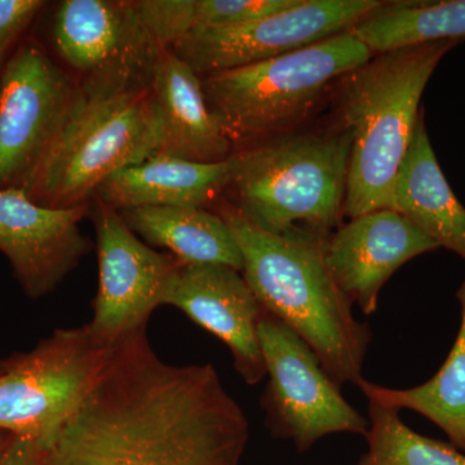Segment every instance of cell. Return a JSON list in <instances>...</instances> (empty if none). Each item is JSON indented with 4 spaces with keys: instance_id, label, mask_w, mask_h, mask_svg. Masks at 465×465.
<instances>
[{
    "instance_id": "obj_22",
    "label": "cell",
    "mask_w": 465,
    "mask_h": 465,
    "mask_svg": "<svg viewBox=\"0 0 465 465\" xmlns=\"http://www.w3.org/2000/svg\"><path fill=\"white\" fill-rule=\"evenodd\" d=\"M369 450L356 465H465V452L414 432L397 409L369 402Z\"/></svg>"
},
{
    "instance_id": "obj_15",
    "label": "cell",
    "mask_w": 465,
    "mask_h": 465,
    "mask_svg": "<svg viewBox=\"0 0 465 465\" xmlns=\"http://www.w3.org/2000/svg\"><path fill=\"white\" fill-rule=\"evenodd\" d=\"M157 109L155 155L217 163L232 154V140L208 106L203 82L173 50L159 54L152 73Z\"/></svg>"
},
{
    "instance_id": "obj_25",
    "label": "cell",
    "mask_w": 465,
    "mask_h": 465,
    "mask_svg": "<svg viewBox=\"0 0 465 465\" xmlns=\"http://www.w3.org/2000/svg\"><path fill=\"white\" fill-rule=\"evenodd\" d=\"M42 0H0V70L9 50L45 7Z\"/></svg>"
},
{
    "instance_id": "obj_4",
    "label": "cell",
    "mask_w": 465,
    "mask_h": 465,
    "mask_svg": "<svg viewBox=\"0 0 465 465\" xmlns=\"http://www.w3.org/2000/svg\"><path fill=\"white\" fill-rule=\"evenodd\" d=\"M459 42L425 43L374 54L338 82L336 114L351 142L344 215L353 219L390 208L397 171L421 114L425 87Z\"/></svg>"
},
{
    "instance_id": "obj_20",
    "label": "cell",
    "mask_w": 465,
    "mask_h": 465,
    "mask_svg": "<svg viewBox=\"0 0 465 465\" xmlns=\"http://www.w3.org/2000/svg\"><path fill=\"white\" fill-rule=\"evenodd\" d=\"M457 298L461 309L457 341L433 378L409 390H391L365 379L358 387L369 402L425 416L446 433L452 446L465 452V280Z\"/></svg>"
},
{
    "instance_id": "obj_13",
    "label": "cell",
    "mask_w": 465,
    "mask_h": 465,
    "mask_svg": "<svg viewBox=\"0 0 465 465\" xmlns=\"http://www.w3.org/2000/svg\"><path fill=\"white\" fill-rule=\"evenodd\" d=\"M439 249L409 220L384 208L339 226L324 243V259L345 298L372 314L382 287L397 269Z\"/></svg>"
},
{
    "instance_id": "obj_27",
    "label": "cell",
    "mask_w": 465,
    "mask_h": 465,
    "mask_svg": "<svg viewBox=\"0 0 465 465\" xmlns=\"http://www.w3.org/2000/svg\"><path fill=\"white\" fill-rule=\"evenodd\" d=\"M9 436H11V433L3 432V430H0V451H2L3 448L5 446V443H7Z\"/></svg>"
},
{
    "instance_id": "obj_26",
    "label": "cell",
    "mask_w": 465,
    "mask_h": 465,
    "mask_svg": "<svg viewBox=\"0 0 465 465\" xmlns=\"http://www.w3.org/2000/svg\"><path fill=\"white\" fill-rule=\"evenodd\" d=\"M45 449L38 440L23 434H11L0 451V465H43Z\"/></svg>"
},
{
    "instance_id": "obj_21",
    "label": "cell",
    "mask_w": 465,
    "mask_h": 465,
    "mask_svg": "<svg viewBox=\"0 0 465 465\" xmlns=\"http://www.w3.org/2000/svg\"><path fill=\"white\" fill-rule=\"evenodd\" d=\"M351 30L374 54L425 43L461 41L465 0L384 2Z\"/></svg>"
},
{
    "instance_id": "obj_12",
    "label": "cell",
    "mask_w": 465,
    "mask_h": 465,
    "mask_svg": "<svg viewBox=\"0 0 465 465\" xmlns=\"http://www.w3.org/2000/svg\"><path fill=\"white\" fill-rule=\"evenodd\" d=\"M90 204L51 208L24 189H0V251L33 299L52 292L91 250L79 222Z\"/></svg>"
},
{
    "instance_id": "obj_11",
    "label": "cell",
    "mask_w": 465,
    "mask_h": 465,
    "mask_svg": "<svg viewBox=\"0 0 465 465\" xmlns=\"http://www.w3.org/2000/svg\"><path fill=\"white\" fill-rule=\"evenodd\" d=\"M99 290L88 327L103 344L146 326L164 300L180 262L143 243L118 211L96 201L94 207Z\"/></svg>"
},
{
    "instance_id": "obj_1",
    "label": "cell",
    "mask_w": 465,
    "mask_h": 465,
    "mask_svg": "<svg viewBox=\"0 0 465 465\" xmlns=\"http://www.w3.org/2000/svg\"><path fill=\"white\" fill-rule=\"evenodd\" d=\"M249 437L213 366L164 362L143 326L113 344L43 465H241Z\"/></svg>"
},
{
    "instance_id": "obj_6",
    "label": "cell",
    "mask_w": 465,
    "mask_h": 465,
    "mask_svg": "<svg viewBox=\"0 0 465 465\" xmlns=\"http://www.w3.org/2000/svg\"><path fill=\"white\" fill-rule=\"evenodd\" d=\"M374 56L351 30L302 50L204 76L208 106L232 143L259 142L299 124L327 88Z\"/></svg>"
},
{
    "instance_id": "obj_17",
    "label": "cell",
    "mask_w": 465,
    "mask_h": 465,
    "mask_svg": "<svg viewBox=\"0 0 465 465\" xmlns=\"http://www.w3.org/2000/svg\"><path fill=\"white\" fill-rule=\"evenodd\" d=\"M228 159L200 163L154 155L110 176L97 189L94 200L118 213L140 207L204 208L228 189Z\"/></svg>"
},
{
    "instance_id": "obj_23",
    "label": "cell",
    "mask_w": 465,
    "mask_h": 465,
    "mask_svg": "<svg viewBox=\"0 0 465 465\" xmlns=\"http://www.w3.org/2000/svg\"><path fill=\"white\" fill-rule=\"evenodd\" d=\"M298 2L299 0H194L193 32L243 25L293 7Z\"/></svg>"
},
{
    "instance_id": "obj_9",
    "label": "cell",
    "mask_w": 465,
    "mask_h": 465,
    "mask_svg": "<svg viewBox=\"0 0 465 465\" xmlns=\"http://www.w3.org/2000/svg\"><path fill=\"white\" fill-rule=\"evenodd\" d=\"M76 87L33 43L9 58L0 76V189L26 191L65 125Z\"/></svg>"
},
{
    "instance_id": "obj_10",
    "label": "cell",
    "mask_w": 465,
    "mask_h": 465,
    "mask_svg": "<svg viewBox=\"0 0 465 465\" xmlns=\"http://www.w3.org/2000/svg\"><path fill=\"white\" fill-rule=\"evenodd\" d=\"M382 3L299 0L293 7L243 25L194 30L170 50L204 78L282 56L347 32Z\"/></svg>"
},
{
    "instance_id": "obj_3",
    "label": "cell",
    "mask_w": 465,
    "mask_h": 465,
    "mask_svg": "<svg viewBox=\"0 0 465 465\" xmlns=\"http://www.w3.org/2000/svg\"><path fill=\"white\" fill-rule=\"evenodd\" d=\"M220 216L243 256L244 280L268 313L286 323L314 351L336 387L362 381L372 339L369 323L336 286L324 259L329 237L309 231L274 234L253 224L232 203Z\"/></svg>"
},
{
    "instance_id": "obj_16",
    "label": "cell",
    "mask_w": 465,
    "mask_h": 465,
    "mask_svg": "<svg viewBox=\"0 0 465 465\" xmlns=\"http://www.w3.org/2000/svg\"><path fill=\"white\" fill-rule=\"evenodd\" d=\"M57 54L84 76L131 58L164 51L140 20L134 2L65 0L54 20Z\"/></svg>"
},
{
    "instance_id": "obj_14",
    "label": "cell",
    "mask_w": 465,
    "mask_h": 465,
    "mask_svg": "<svg viewBox=\"0 0 465 465\" xmlns=\"http://www.w3.org/2000/svg\"><path fill=\"white\" fill-rule=\"evenodd\" d=\"M164 305L180 309L224 342L247 384L264 379L259 326L266 311L241 272L226 265H180Z\"/></svg>"
},
{
    "instance_id": "obj_8",
    "label": "cell",
    "mask_w": 465,
    "mask_h": 465,
    "mask_svg": "<svg viewBox=\"0 0 465 465\" xmlns=\"http://www.w3.org/2000/svg\"><path fill=\"white\" fill-rule=\"evenodd\" d=\"M259 339L269 376L262 403L273 436L292 440L300 452L329 434L365 436L369 420L349 405L298 333L265 312Z\"/></svg>"
},
{
    "instance_id": "obj_19",
    "label": "cell",
    "mask_w": 465,
    "mask_h": 465,
    "mask_svg": "<svg viewBox=\"0 0 465 465\" xmlns=\"http://www.w3.org/2000/svg\"><path fill=\"white\" fill-rule=\"evenodd\" d=\"M128 228L163 247L182 265L216 264L243 271V256L219 213L203 207H140L119 211Z\"/></svg>"
},
{
    "instance_id": "obj_18",
    "label": "cell",
    "mask_w": 465,
    "mask_h": 465,
    "mask_svg": "<svg viewBox=\"0 0 465 465\" xmlns=\"http://www.w3.org/2000/svg\"><path fill=\"white\" fill-rule=\"evenodd\" d=\"M390 210L409 220L439 247L465 260V208L440 170L421 112L397 171Z\"/></svg>"
},
{
    "instance_id": "obj_24",
    "label": "cell",
    "mask_w": 465,
    "mask_h": 465,
    "mask_svg": "<svg viewBox=\"0 0 465 465\" xmlns=\"http://www.w3.org/2000/svg\"><path fill=\"white\" fill-rule=\"evenodd\" d=\"M134 5L143 25L162 50H170L193 32L194 0H140Z\"/></svg>"
},
{
    "instance_id": "obj_5",
    "label": "cell",
    "mask_w": 465,
    "mask_h": 465,
    "mask_svg": "<svg viewBox=\"0 0 465 465\" xmlns=\"http://www.w3.org/2000/svg\"><path fill=\"white\" fill-rule=\"evenodd\" d=\"M351 146L339 128L275 134L232 152V204L274 234L302 229L329 237L344 215Z\"/></svg>"
},
{
    "instance_id": "obj_2",
    "label": "cell",
    "mask_w": 465,
    "mask_h": 465,
    "mask_svg": "<svg viewBox=\"0 0 465 465\" xmlns=\"http://www.w3.org/2000/svg\"><path fill=\"white\" fill-rule=\"evenodd\" d=\"M158 56L121 61L78 84L65 125L26 188L34 202L51 208L90 204L110 176L154 157L152 73Z\"/></svg>"
},
{
    "instance_id": "obj_7",
    "label": "cell",
    "mask_w": 465,
    "mask_h": 465,
    "mask_svg": "<svg viewBox=\"0 0 465 465\" xmlns=\"http://www.w3.org/2000/svg\"><path fill=\"white\" fill-rule=\"evenodd\" d=\"M112 347L84 324L58 329L29 353L0 361V430L33 437L47 448Z\"/></svg>"
}]
</instances>
